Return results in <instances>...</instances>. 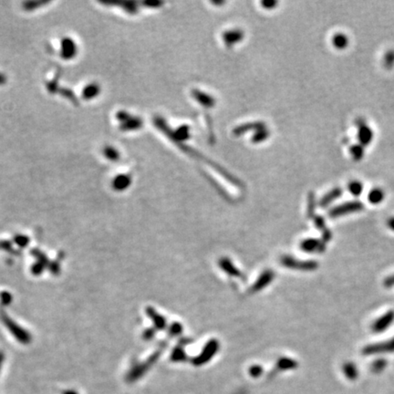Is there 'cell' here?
I'll use <instances>...</instances> for the list:
<instances>
[{"instance_id": "cell-2", "label": "cell", "mask_w": 394, "mask_h": 394, "mask_svg": "<svg viewBox=\"0 0 394 394\" xmlns=\"http://www.w3.org/2000/svg\"><path fill=\"white\" fill-rule=\"evenodd\" d=\"M394 352V337L386 342L369 344L362 349L363 355L383 354Z\"/></svg>"}, {"instance_id": "cell-22", "label": "cell", "mask_w": 394, "mask_h": 394, "mask_svg": "<svg viewBox=\"0 0 394 394\" xmlns=\"http://www.w3.org/2000/svg\"><path fill=\"white\" fill-rule=\"evenodd\" d=\"M386 365H387V361H385L384 359H379L371 364V369L374 372H381V370L386 367Z\"/></svg>"}, {"instance_id": "cell-24", "label": "cell", "mask_w": 394, "mask_h": 394, "mask_svg": "<svg viewBox=\"0 0 394 394\" xmlns=\"http://www.w3.org/2000/svg\"><path fill=\"white\" fill-rule=\"evenodd\" d=\"M185 358H186L185 353H184V350L181 349V348H176V349L173 351L172 356V360L174 361H184Z\"/></svg>"}, {"instance_id": "cell-13", "label": "cell", "mask_w": 394, "mask_h": 394, "mask_svg": "<svg viewBox=\"0 0 394 394\" xmlns=\"http://www.w3.org/2000/svg\"><path fill=\"white\" fill-rule=\"evenodd\" d=\"M384 192L381 188H374L369 193L368 200L370 204H378L381 203L384 199Z\"/></svg>"}, {"instance_id": "cell-29", "label": "cell", "mask_w": 394, "mask_h": 394, "mask_svg": "<svg viewBox=\"0 0 394 394\" xmlns=\"http://www.w3.org/2000/svg\"><path fill=\"white\" fill-rule=\"evenodd\" d=\"M276 1H264L262 2V5L265 7H267V8H272V7H275L276 6Z\"/></svg>"}, {"instance_id": "cell-19", "label": "cell", "mask_w": 394, "mask_h": 394, "mask_svg": "<svg viewBox=\"0 0 394 394\" xmlns=\"http://www.w3.org/2000/svg\"><path fill=\"white\" fill-rule=\"evenodd\" d=\"M350 154L355 161H360L364 155V148L361 145H354L350 147Z\"/></svg>"}, {"instance_id": "cell-6", "label": "cell", "mask_w": 394, "mask_h": 394, "mask_svg": "<svg viewBox=\"0 0 394 394\" xmlns=\"http://www.w3.org/2000/svg\"><path fill=\"white\" fill-rule=\"evenodd\" d=\"M358 139H359L360 144L363 147L369 145L371 143V141L373 140V131L365 123H363L361 120L359 121Z\"/></svg>"}, {"instance_id": "cell-9", "label": "cell", "mask_w": 394, "mask_h": 394, "mask_svg": "<svg viewBox=\"0 0 394 394\" xmlns=\"http://www.w3.org/2000/svg\"><path fill=\"white\" fill-rule=\"evenodd\" d=\"M342 188L337 187V188L332 189L330 192H328V194H326L324 197H322L321 200L320 201V206L322 208L327 207L332 202H334L338 198L342 197Z\"/></svg>"}, {"instance_id": "cell-8", "label": "cell", "mask_w": 394, "mask_h": 394, "mask_svg": "<svg viewBox=\"0 0 394 394\" xmlns=\"http://www.w3.org/2000/svg\"><path fill=\"white\" fill-rule=\"evenodd\" d=\"M273 278H274V274L272 271H270V270L265 271L262 275L259 276L257 281L254 284V286L251 289V291L256 292V291H259L264 288H266L273 280Z\"/></svg>"}, {"instance_id": "cell-3", "label": "cell", "mask_w": 394, "mask_h": 394, "mask_svg": "<svg viewBox=\"0 0 394 394\" xmlns=\"http://www.w3.org/2000/svg\"><path fill=\"white\" fill-rule=\"evenodd\" d=\"M281 263L283 266L289 269L303 270V271H312L319 267L318 263L316 261H298L290 256H283Z\"/></svg>"}, {"instance_id": "cell-23", "label": "cell", "mask_w": 394, "mask_h": 394, "mask_svg": "<svg viewBox=\"0 0 394 394\" xmlns=\"http://www.w3.org/2000/svg\"><path fill=\"white\" fill-rule=\"evenodd\" d=\"M269 135H270V132L267 131L266 129L259 130V131H257L256 134L253 136V142H254V143L262 142L264 140H266V139L268 138Z\"/></svg>"}, {"instance_id": "cell-28", "label": "cell", "mask_w": 394, "mask_h": 394, "mask_svg": "<svg viewBox=\"0 0 394 394\" xmlns=\"http://www.w3.org/2000/svg\"><path fill=\"white\" fill-rule=\"evenodd\" d=\"M383 285H384V287L387 288V289L394 288V275H392V276L386 277V278L384 279V281H383Z\"/></svg>"}, {"instance_id": "cell-16", "label": "cell", "mask_w": 394, "mask_h": 394, "mask_svg": "<svg viewBox=\"0 0 394 394\" xmlns=\"http://www.w3.org/2000/svg\"><path fill=\"white\" fill-rule=\"evenodd\" d=\"M343 372H344V374L346 375V377L350 380H354L359 375V370L354 363H352V362H347L344 364Z\"/></svg>"}, {"instance_id": "cell-18", "label": "cell", "mask_w": 394, "mask_h": 394, "mask_svg": "<svg viewBox=\"0 0 394 394\" xmlns=\"http://www.w3.org/2000/svg\"><path fill=\"white\" fill-rule=\"evenodd\" d=\"M297 366L296 362L291 359H288V358H283L280 359L278 362H277V367L282 369V370H286V369H295Z\"/></svg>"}, {"instance_id": "cell-4", "label": "cell", "mask_w": 394, "mask_h": 394, "mask_svg": "<svg viewBox=\"0 0 394 394\" xmlns=\"http://www.w3.org/2000/svg\"><path fill=\"white\" fill-rule=\"evenodd\" d=\"M218 348H219V344H218L217 341H216V340L210 341L205 345L202 353L193 360V363L196 366H201L204 363L208 362L217 353Z\"/></svg>"}, {"instance_id": "cell-26", "label": "cell", "mask_w": 394, "mask_h": 394, "mask_svg": "<svg viewBox=\"0 0 394 394\" xmlns=\"http://www.w3.org/2000/svg\"><path fill=\"white\" fill-rule=\"evenodd\" d=\"M314 222H315L316 226H317L319 229L322 230V231L327 229V228H326L325 220H324V218H323V217H315Z\"/></svg>"}, {"instance_id": "cell-25", "label": "cell", "mask_w": 394, "mask_h": 394, "mask_svg": "<svg viewBox=\"0 0 394 394\" xmlns=\"http://www.w3.org/2000/svg\"><path fill=\"white\" fill-rule=\"evenodd\" d=\"M315 196L313 194H310L309 197V209H308L309 217H312L315 211Z\"/></svg>"}, {"instance_id": "cell-20", "label": "cell", "mask_w": 394, "mask_h": 394, "mask_svg": "<svg viewBox=\"0 0 394 394\" xmlns=\"http://www.w3.org/2000/svg\"><path fill=\"white\" fill-rule=\"evenodd\" d=\"M383 65L384 67L388 69V70H391V69H393L394 67V50H390V51H388L385 55H384V58H383Z\"/></svg>"}, {"instance_id": "cell-5", "label": "cell", "mask_w": 394, "mask_h": 394, "mask_svg": "<svg viewBox=\"0 0 394 394\" xmlns=\"http://www.w3.org/2000/svg\"><path fill=\"white\" fill-rule=\"evenodd\" d=\"M394 322V311L390 310L377 319L371 325V330L374 333H382L386 331Z\"/></svg>"}, {"instance_id": "cell-32", "label": "cell", "mask_w": 394, "mask_h": 394, "mask_svg": "<svg viewBox=\"0 0 394 394\" xmlns=\"http://www.w3.org/2000/svg\"><path fill=\"white\" fill-rule=\"evenodd\" d=\"M63 394H78L76 392H74V391H67V392H64Z\"/></svg>"}, {"instance_id": "cell-21", "label": "cell", "mask_w": 394, "mask_h": 394, "mask_svg": "<svg viewBox=\"0 0 394 394\" xmlns=\"http://www.w3.org/2000/svg\"><path fill=\"white\" fill-rule=\"evenodd\" d=\"M174 136L177 140H185V139L188 138L189 137V127L186 125L180 127L177 131H175Z\"/></svg>"}, {"instance_id": "cell-27", "label": "cell", "mask_w": 394, "mask_h": 394, "mask_svg": "<svg viewBox=\"0 0 394 394\" xmlns=\"http://www.w3.org/2000/svg\"><path fill=\"white\" fill-rule=\"evenodd\" d=\"M263 369L260 367V366H253V367H251L250 368V375L252 376V377H259L260 375L262 374Z\"/></svg>"}, {"instance_id": "cell-12", "label": "cell", "mask_w": 394, "mask_h": 394, "mask_svg": "<svg viewBox=\"0 0 394 394\" xmlns=\"http://www.w3.org/2000/svg\"><path fill=\"white\" fill-rule=\"evenodd\" d=\"M243 36V32L240 30H232V31L224 33L223 38L224 42L230 45V44H235L239 40H242Z\"/></svg>"}, {"instance_id": "cell-7", "label": "cell", "mask_w": 394, "mask_h": 394, "mask_svg": "<svg viewBox=\"0 0 394 394\" xmlns=\"http://www.w3.org/2000/svg\"><path fill=\"white\" fill-rule=\"evenodd\" d=\"M301 249L306 252H309V253H312V252L321 253L326 249V245H325V242H323L322 240L307 239V240H304L301 243Z\"/></svg>"}, {"instance_id": "cell-31", "label": "cell", "mask_w": 394, "mask_h": 394, "mask_svg": "<svg viewBox=\"0 0 394 394\" xmlns=\"http://www.w3.org/2000/svg\"><path fill=\"white\" fill-rule=\"evenodd\" d=\"M172 331H173L174 334H178V333H180V332L182 331V327H181L180 324H174V325L172 326Z\"/></svg>"}, {"instance_id": "cell-30", "label": "cell", "mask_w": 394, "mask_h": 394, "mask_svg": "<svg viewBox=\"0 0 394 394\" xmlns=\"http://www.w3.org/2000/svg\"><path fill=\"white\" fill-rule=\"evenodd\" d=\"M388 228L394 231V217H390L387 220Z\"/></svg>"}, {"instance_id": "cell-15", "label": "cell", "mask_w": 394, "mask_h": 394, "mask_svg": "<svg viewBox=\"0 0 394 394\" xmlns=\"http://www.w3.org/2000/svg\"><path fill=\"white\" fill-rule=\"evenodd\" d=\"M252 129H255L256 131H259V130L265 129V126H264V124H262V123H249V124L242 125V126H239V127L236 128V129L234 130V133H235L236 135H241V134H244V133H246V131L252 130Z\"/></svg>"}, {"instance_id": "cell-14", "label": "cell", "mask_w": 394, "mask_h": 394, "mask_svg": "<svg viewBox=\"0 0 394 394\" xmlns=\"http://www.w3.org/2000/svg\"><path fill=\"white\" fill-rule=\"evenodd\" d=\"M332 43H333V46L337 48V49H345L348 46V37L343 33H338V34L334 35V37L332 39Z\"/></svg>"}, {"instance_id": "cell-11", "label": "cell", "mask_w": 394, "mask_h": 394, "mask_svg": "<svg viewBox=\"0 0 394 394\" xmlns=\"http://www.w3.org/2000/svg\"><path fill=\"white\" fill-rule=\"evenodd\" d=\"M220 267L222 268V270H223L224 272H226L227 274H229L230 276H242V274L240 273V271L237 270V268H236L227 258H223V259H222V260L220 261Z\"/></svg>"}, {"instance_id": "cell-17", "label": "cell", "mask_w": 394, "mask_h": 394, "mask_svg": "<svg viewBox=\"0 0 394 394\" xmlns=\"http://www.w3.org/2000/svg\"><path fill=\"white\" fill-rule=\"evenodd\" d=\"M348 192L354 196V197H359L361 196L362 191H363V185L361 184V182L359 181H352L350 182L348 185Z\"/></svg>"}, {"instance_id": "cell-10", "label": "cell", "mask_w": 394, "mask_h": 394, "mask_svg": "<svg viewBox=\"0 0 394 394\" xmlns=\"http://www.w3.org/2000/svg\"><path fill=\"white\" fill-rule=\"evenodd\" d=\"M192 94H193V96L195 97V98L198 100L202 105L205 106V107H213V106L215 105V99H214V98L211 97L209 95H207L206 93L195 90V91H193Z\"/></svg>"}, {"instance_id": "cell-1", "label": "cell", "mask_w": 394, "mask_h": 394, "mask_svg": "<svg viewBox=\"0 0 394 394\" xmlns=\"http://www.w3.org/2000/svg\"><path fill=\"white\" fill-rule=\"evenodd\" d=\"M364 209V204L361 201H350L344 204L337 205L329 211L328 216L331 218L347 216L349 214L359 213Z\"/></svg>"}]
</instances>
